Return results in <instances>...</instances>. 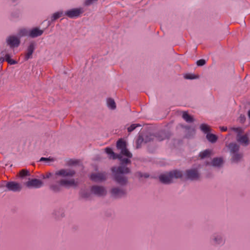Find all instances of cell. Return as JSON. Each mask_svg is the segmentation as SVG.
Returning <instances> with one entry per match:
<instances>
[{
    "mask_svg": "<svg viewBox=\"0 0 250 250\" xmlns=\"http://www.w3.org/2000/svg\"><path fill=\"white\" fill-rule=\"evenodd\" d=\"M89 178L92 181L98 183L103 182L107 179L106 174L99 172H92L89 175Z\"/></svg>",
    "mask_w": 250,
    "mask_h": 250,
    "instance_id": "obj_1",
    "label": "cell"
},
{
    "mask_svg": "<svg viewBox=\"0 0 250 250\" xmlns=\"http://www.w3.org/2000/svg\"><path fill=\"white\" fill-rule=\"evenodd\" d=\"M91 192L92 194L99 196H104L106 195L107 192L105 188L99 185H94L91 188Z\"/></svg>",
    "mask_w": 250,
    "mask_h": 250,
    "instance_id": "obj_2",
    "label": "cell"
},
{
    "mask_svg": "<svg viewBox=\"0 0 250 250\" xmlns=\"http://www.w3.org/2000/svg\"><path fill=\"white\" fill-rule=\"evenodd\" d=\"M76 174L75 170L70 169H62L58 170L56 174L59 177H73Z\"/></svg>",
    "mask_w": 250,
    "mask_h": 250,
    "instance_id": "obj_3",
    "label": "cell"
},
{
    "mask_svg": "<svg viewBox=\"0 0 250 250\" xmlns=\"http://www.w3.org/2000/svg\"><path fill=\"white\" fill-rule=\"evenodd\" d=\"M7 43L12 48H15L19 46L20 44V40L18 36L11 35L8 38Z\"/></svg>",
    "mask_w": 250,
    "mask_h": 250,
    "instance_id": "obj_4",
    "label": "cell"
},
{
    "mask_svg": "<svg viewBox=\"0 0 250 250\" xmlns=\"http://www.w3.org/2000/svg\"><path fill=\"white\" fill-rule=\"evenodd\" d=\"M111 192L113 196L116 198L124 197L127 194V192L125 190L119 187L113 188L111 189Z\"/></svg>",
    "mask_w": 250,
    "mask_h": 250,
    "instance_id": "obj_5",
    "label": "cell"
},
{
    "mask_svg": "<svg viewBox=\"0 0 250 250\" xmlns=\"http://www.w3.org/2000/svg\"><path fill=\"white\" fill-rule=\"evenodd\" d=\"M60 184L66 187H74L77 185V183L74 179H62L59 181Z\"/></svg>",
    "mask_w": 250,
    "mask_h": 250,
    "instance_id": "obj_6",
    "label": "cell"
},
{
    "mask_svg": "<svg viewBox=\"0 0 250 250\" xmlns=\"http://www.w3.org/2000/svg\"><path fill=\"white\" fill-rule=\"evenodd\" d=\"M111 170L116 174H128L130 172V169L126 167L125 166L114 167L111 169Z\"/></svg>",
    "mask_w": 250,
    "mask_h": 250,
    "instance_id": "obj_7",
    "label": "cell"
},
{
    "mask_svg": "<svg viewBox=\"0 0 250 250\" xmlns=\"http://www.w3.org/2000/svg\"><path fill=\"white\" fill-rule=\"evenodd\" d=\"M27 187L32 188H39L43 185V182L38 179H32L30 180L26 183Z\"/></svg>",
    "mask_w": 250,
    "mask_h": 250,
    "instance_id": "obj_8",
    "label": "cell"
},
{
    "mask_svg": "<svg viewBox=\"0 0 250 250\" xmlns=\"http://www.w3.org/2000/svg\"><path fill=\"white\" fill-rule=\"evenodd\" d=\"M186 175L190 179L196 180L200 178V174L195 169H191L186 171Z\"/></svg>",
    "mask_w": 250,
    "mask_h": 250,
    "instance_id": "obj_9",
    "label": "cell"
},
{
    "mask_svg": "<svg viewBox=\"0 0 250 250\" xmlns=\"http://www.w3.org/2000/svg\"><path fill=\"white\" fill-rule=\"evenodd\" d=\"M82 13V10L81 8H76L67 10L66 12V15L69 17H76Z\"/></svg>",
    "mask_w": 250,
    "mask_h": 250,
    "instance_id": "obj_10",
    "label": "cell"
},
{
    "mask_svg": "<svg viewBox=\"0 0 250 250\" xmlns=\"http://www.w3.org/2000/svg\"><path fill=\"white\" fill-rule=\"evenodd\" d=\"M171 136V133L170 131L167 130H160L156 134V137L159 141L164 140L166 139H169Z\"/></svg>",
    "mask_w": 250,
    "mask_h": 250,
    "instance_id": "obj_11",
    "label": "cell"
},
{
    "mask_svg": "<svg viewBox=\"0 0 250 250\" xmlns=\"http://www.w3.org/2000/svg\"><path fill=\"white\" fill-rule=\"evenodd\" d=\"M6 186L8 189L13 192H19L22 189V186L20 184L16 182H8Z\"/></svg>",
    "mask_w": 250,
    "mask_h": 250,
    "instance_id": "obj_12",
    "label": "cell"
},
{
    "mask_svg": "<svg viewBox=\"0 0 250 250\" xmlns=\"http://www.w3.org/2000/svg\"><path fill=\"white\" fill-rule=\"evenodd\" d=\"M236 139L240 144L244 146L248 145L250 144V139L247 135H242L241 133L238 134Z\"/></svg>",
    "mask_w": 250,
    "mask_h": 250,
    "instance_id": "obj_13",
    "label": "cell"
},
{
    "mask_svg": "<svg viewBox=\"0 0 250 250\" xmlns=\"http://www.w3.org/2000/svg\"><path fill=\"white\" fill-rule=\"evenodd\" d=\"M182 127L185 131V136L186 137H192L195 133V129L194 127L190 126H182Z\"/></svg>",
    "mask_w": 250,
    "mask_h": 250,
    "instance_id": "obj_14",
    "label": "cell"
},
{
    "mask_svg": "<svg viewBox=\"0 0 250 250\" xmlns=\"http://www.w3.org/2000/svg\"><path fill=\"white\" fill-rule=\"evenodd\" d=\"M113 179L117 183L121 185H126L128 182V178L126 177L121 174H115L113 176Z\"/></svg>",
    "mask_w": 250,
    "mask_h": 250,
    "instance_id": "obj_15",
    "label": "cell"
},
{
    "mask_svg": "<svg viewBox=\"0 0 250 250\" xmlns=\"http://www.w3.org/2000/svg\"><path fill=\"white\" fill-rule=\"evenodd\" d=\"M159 179L162 183L165 184H169L172 182V178L169 174H162L160 175Z\"/></svg>",
    "mask_w": 250,
    "mask_h": 250,
    "instance_id": "obj_16",
    "label": "cell"
},
{
    "mask_svg": "<svg viewBox=\"0 0 250 250\" xmlns=\"http://www.w3.org/2000/svg\"><path fill=\"white\" fill-rule=\"evenodd\" d=\"M43 33V31L38 27H34L30 30L29 35L30 37L32 38L37 37L38 36H41Z\"/></svg>",
    "mask_w": 250,
    "mask_h": 250,
    "instance_id": "obj_17",
    "label": "cell"
},
{
    "mask_svg": "<svg viewBox=\"0 0 250 250\" xmlns=\"http://www.w3.org/2000/svg\"><path fill=\"white\" fill-rule=\"evenodd\" d=\"M35 49V44L33 43H31L28 47L27 49V52L25 55V59L26 60H28L29 58L31 57V55L32 54L34 50Z\"/></svg>",
    "mask_w": 250,
    "mask_h": 250,
    "instance_id": "obj_18",
    "label": "cell"
},
{
    "mask_svg": "<svg viewBox=\"0 0 250 250\" xmlns=\"http://www.w3.org/2000/svg\"><path fill=\"white\" fill-rule=\"evenodd\" d=\"M169 175L172 178H181L183 177V172L179 170H174L169 172Z\"/></svg>",
    "mask_w": 250,
    "mask_h": 250,
    "instance_id": "obj_19",
    "label": "cell"
},
{
    "mask_svg": "<svg viewBox=\"0 0 250 250\" xmlns=\"http://www.w3.org/2000/svg\"><path fill=\"white\" fill-rule=\"evenodd\" d=\"M224 161L221 157H216L212 160V164L214 167H220L223 164Z\"/></svg>",
    "mask_w": 250,
    "mask_h": 250,
    "instance_id": "obj_20",
    "label": "cell"
},
{
    "mask_svg": "<svg viewBox=\"0 0 250 250\" xmlns=\"http://www.w3.org/2000/svg\"><path fill=\"white\" fill-rule=\"evenodd\" d=\"M106 104L110 109L114 110L116 108L115 102L114 99L111 97H108V98L106 99Z\"/></svg>",
    "mask_w": 250,
    "mask_h": 250,
    "instance_id": "obj_21",
    "label": "cell"
},
{
    "mask_svg": "<svg viewBox=\"0 0 250 250\" xmlns=\"http://www.w3.org/2000/svg\"><path fill=\"white\" fill-rule=\"evenodd\" d=\"M228 148L231 153H236L239 150V146L236 143H232L229 144V145L228 146Z\"/></svg>",
    "mask_w": 250,
    "mask_h": 250,
    "instance_id": "obj_22",
    "label": "cell"
},
{
    "mask_svg": "<svg viewBox=\"0 0 250 250\" xmlns=\"http://www.w3.org/2000/svg\"><path fill=\"white\" fill-rule=\"evenodd\" d=\"M183 119L188 123H192L194 121V118L187 112H184L182 115Z\"/></svg>",
    "mask_w": 250,
    "mask_h": 250,
    "instance_id": "obj_23",
    "label": "cell"
},
{
    "mask_svg": "<svg viewBox=\"0 0 250 250\" xmlns=\"http://www.w3.org/2000/svg\"><path fill=\"white\" fill-rule=\"evenodd\" d=\"M117 148L119 149H124L126 148L127 146V143L124 139H120L118 140L116 143Z\"/></svg>",
    "mask_w": 250,
    "mask_h": 250,
    "instance_id": "obj_24",
    "label": "cell"
},
{
    "mask_svg": "<svg viewBox=\"0 0 250 250\" xmlns=\"http://www.w3.org/2000/svg\"><path fill=\"white\" fill-rule=\"evenodd\" d=\"M81 162V160L77 159H72L67 162V165L69 166H75L78 165Z\"/></svg>",
    "mask_w": 250,
    "mask_h": 250,
    "instance_id": "obj_25",
    "label": "cell"
},
{
    "mask_svg": "<svg viewBox=\"0 0 250 250\" xmlns=\"http://www.w3.org/2000/svg\"><path fill=\"white\" fill-rule=\"evenodd\" d=\"M206 138L209 142L213 143H216L218 139V137H217V135H216L214 134H212V133H209V134L207 135Z\"/></svg>",
    "mask_w": 250,
    "mask_h": 250,
    "instance_id": "obj_26",
    "label": "cell"
},
{
    "mask_svg": "<svg viewBox=\"0 0 250 250\" xmlns=\"http://www.w3.org/2000/svg\"><path fill=\"white\" fill-rule=\"evenodd\" d=\"M80 196L82 198L84 199H89L91 196V193L86 190H81L80 192Z\"/></svg>",
    "mask_w": 250,
    "mask_h": 250,
    "instance_id": "obj_27",
    "label": "cell"
},
{
    "mask_svg": "<svg viewBox=\"0 0 250 250\" xmlns=\"http://www.w3.org/2000/svg\"><path fill=\"white\" fill-rule=\"evenodd\" d=\"M212 154V151L210 150H206L203 152H202L200 154V158L202 159L203 158H207L209 156H211Z\"/></svg>",
    "mask_w": 250,
    "mask_h": 250,
    "instance_id": "obj_28",
    "label": "cell"
},
{
    "mask_svg": "<svg viewBox=\"0 0 250 250\" xmlns=\"http://www.w3.org/2000/svg\"><path fill=\"white\" fill-rule=\"evenodd\" d=\"M242 157H243V155L242 153H236V155H234V156H233L232 160L234 162H239V161L242 159Z\"/></svg>",
    "mask_w": 250,
    "mask_h": 250,
    "instance_id": "obj_29",
    "label": "cell"
},
{
    "mask_svg": "<svg viewBox=\"0 0 250 250\" xmlns=\"http://www.w3.org/2000/svg\"><path fill=\"white\" fill-rule=\"evenodd\" d=\"M200 128L202 131L205 133H209L211 131V127L205 124H202L200 126Z\"/></svg>",
    "mask_w": 250,
    "mask_h": 250,
    "instance_id": "obj_30",
    "label": "cell"
},
{
    "mask_svg": "<svg viewBox=\"0 0 250 250\" xmlns=\"http://www.w3.org/2000/svg\"><path fill=\"white\" fill-rule=\"evenodd\" d=\"M28 30L26 28H20L18 31V34L21 36H27L28 34Z\"/></svg>",
    "mask_w": 250,
    "mask_h": 250,
    "instance_id": "obj_31",
    "label": "cell"
},
{
    "mask_svg": "<svg viewBox=\"0 0 250 250\" xmlns=\"http://www.w3.org/2000/svg\"><path fill=\"white\" fill-rule=\"evenodd\" d=\"M184 77L186 79H189V80H194V79H196L198 78L199 76L198 75H195L194 74H186L184 76Z\"/></svg>",
    "mask_w": 250,
    "mask_h": 250,
    "instance_id": "obj_32",
    "label": "cell"
},
{
    "mask_svg": "<svg viewBox=\"0 0 250 250\" xmlns=\"http://www.w3.org/2000/svg\"><path fill=\"white\" fill-rule=\"evenodd\" d=\"M121 153H122V155H124L127 156V157H128V158H131V157H132V156H133L131 152L126 148L122 150H121Z\"/></svg>",
    "mask_w": 250,
    "mask_h": 250,
    "instance_id": "obj_33",
    "label": "cell"
},
{
    "mask_svg": "<svg viewBox=\"0 0 250 250\" xmlns=\"http://www.w3.org/2000/svg\"><path fill=\"white\" fill-rule=\"evenodd\" d=\"M28 174V171L27 170H22L19 173V176L21 177H24Z\"/></svg>",
    "mask_w": 250,
    "mask_h": 250,
    "instance_id": "obj_34",
    "label": "cell"
},
{
    "mask_svg": "<svg viewBox=\"0 0 250 250\" xmlns=\"http://www.w3.org/2000/svg\"><path fill=\"white\" fill-rule=\"evenodd\" d=\"M140 125L139 124H133V125H131L128 128V132H131V131H133V130H134L135 129H136V128H137L138 127H140Z\"/></svg>",
    "mask_w": 250,
    "mask_h": 250,
    "instance_id": "obj_35",
    "label": "cell"
},
{
    "mask_svg": "<svg viewBox=\"0 0 250 250\" xmlns=\"http://www.w3.org/2000/svg\"><path fill=\"white\" fill-rule=\"evenodd\" d=\"M55 161V159L53 158H47V157H42L40 160V162H52Z\"/></svg>",
    "mask_w": 250,
    "mask_h": 250,
    "instance_id": "obj_36",
    "label": "cell"
},
{
    "mask_svg": "<svg viewBox=\"0 0 250 250\" xmlns=\"http://www.w3.org/2000/svg\"><path fill=\"white\" fill-rule=\"evenodd\" d=\"M5 60H6V61H7L10 64L14 65L16 63H17V62L15 60L11 59V57L8 55H6V56L5 57Z\"/></svg>",
    "mask_w": 250,
    "mask_h": 250,
    "instance_id": "obj_37",
    "label": "cell"
},
{
    "mask_svg": "<svg viewBox=\"0 0 250 250\" xmlns=\"http://www.w3.org/2000/svg\"><path fill=\"white\" fill-rule=\"evenodd\" d=\"M143 141V138L142 136H139L137 140L136 141V146L137 148H139L141 147Z\"/></svg>",
    "mask_w": 250,
    "mask_h": 250,
    "instance_id": "obj_38",
    "label": "cell"
},
{
    "mask_svg": "<svg viewBox=\"0 0 250 250\" xmlns=\"http://www.w3.org/2000/svg\"><path fill=\"white\" fill-rule=\"evenodd\" d=\"M62 12H61V11H58L57 12L55 13L54 14H53V15H52V20H56V19H58L60 17H61V16L62 15Z\"/></svg>",
    "mask_w": 250,
    "mask_h": 250,
    "instance_id": "obj_39",
    "label": "cell"
},
{
    "mask_svg": "<svg viewBox=\"0 0 250 250\" xmlns=\"http://www.w3.org/2000/svg\"><path fill=\"white\" fill-rule=\"evenodd\" d=\"M50 188H51L52 190H53V191H54L55 192H59L61 190L59 186H57V185H52L51 186Z\"/></svg>",
    "mask_w": 250,
    "mask_h": 250,
    "instance_id": "obj_40",
    "label": "cell"
},
{
    "mask_svg": "<svg viewBox=\"0 0 250 250\" xmlns=\"http://www.w3.org/2000/svg\"><path fill=\"white\" fill-rule=\"evenodd\" d=\"M121 163L124 165H128V164H130V159H128V158H122V159L121 160Z\"/></svg>",
    "mask_w": 250,
    "mask_h": 250,
    "instance_id": "obj_41",
    "label": "cell"
},
{
    "mask_svg": "<svg viewBox=\"0 0 250 250\" xmlns=\"http://www.w3.org/2000/svg\"><path fill=\"white\" fill-rule=\"evenodd\" d=\"M105 152L108 155H109V156H111L114 153V152H113V150H112V149L111 148H106L105 150Z\"/></svg>",
    "mask_w": 250,
    "mask_h": 250,
    "instance_id": "obj_42",
    "label": "cell"
},
{
    "mask_svg": "<svg viewBox=\"0 0 250 250\" xmlns=\"http://www.w3.org/2000/svg\"><path fill=\"white\" fill-rule=\"evenodd\" d=\"M206 64V61L204 59H200L197 62V65L198 66H203Z\"/></svg>",
    "mask_w": 250,
    "mask_h": 250,
    "instance_id": "obj_43",
    "label": "cell"
},
{
    "mask_svg": "<svg viewBox=\"0 0 250 250\" xmlns=\"http://www.w3.org/2000/svg\"><path fill=\"white\" fill-rule=\"evenodd\" d=\"M94 1H91V0H88V1H86L84 2V5H91L93 3H94Z\"/></svg>",
    "mask_w": 250,
    "mask_h": 250,
    "instance_id": "obj_44",
    "label": "cell"
},
{
    "mask_svg": "<svg viewBox=\"0 0 250 250\" xmlns=\"http://www.w3.org/2000/svg\"><path fill=\"white\" fill-rule=\"evenodd\" d=\"M239 120H240V122L241 123H243L245 121V117L244 116V115H241V116L240 118H239Z\"/></svg>",
    "mask_w": 250,
    "mask_h": 250,
    "instance_id": "obj_45",
    "label": "cell"
},
{
    "mask_svg": "<svg viewBox=\"0 0 250 250\" xmlns=\"http://www.w3.org/2000/svg\"><path fill=\"white\" fill-rule=\"evenodd\" d=\"M233 130H234V131H236L237 133H238L239 134L242 133V132H243V130L240 128H234Z\"/></svg>",
    "mask_w": 250,
    "mask_h": 250,
    "instance_id": "obj_46",
    "label": "cell"
},
{
    "mask_svg": "<svg viewBox=\"0 0 250 250\" xmlns=\"http://www.w3.org/2000/svg\"><path fill=\"white\" fill-rule=\"evenodd\" d=\"M221 130L222 131H225L227 130V128L226 127H223L221 128Z\"/></svg>",
    "mask_w": 250,
    "mask_h": 250,
    "instance_id": "obj_47",
    "label": "cell"
},
{
    "mask_svg": "<svg viewBox=\"0 0 250 250\" xmlns=\"http://www.w3.org/2000/svg\"><path fill=\"white\" fill-rule=\"evenodd\" d=\"M248 114L249 117V118H250V111H249L248 113Z\"/></svg>",
    "mask_w": 250,
    "mask_h": 250,
    "instance_id": "obj_48",
    "label": "cell"
}]
</instances>
